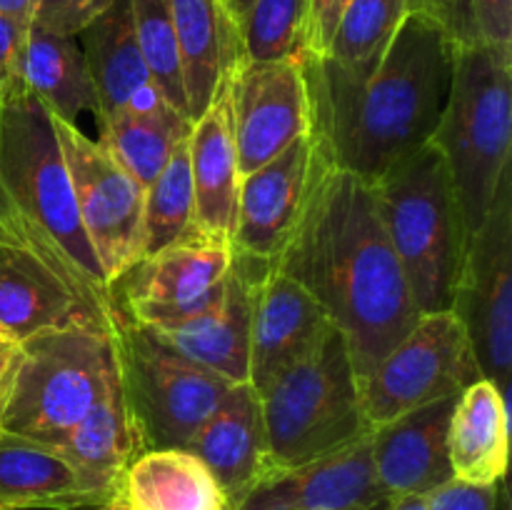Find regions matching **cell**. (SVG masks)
<instances>
[{
  "label": "cell",
  "instance_id": "1",
  "mask_svg": "<svg viewBox=\"0 0 512 510\" xmlns=\"http://www.w3.org/2000/svg\"><path fill=\"white\" fill-rule=\"evenodd\" d=\"M275 268L298 280L343 333L360 383L420 318L380 218L375 183L323 155Z\"/></svg>",
  "mask_w": 512,
  "mask_h": 510
},
{
  "label": "cell",
  "instance_id": "2",
  "mask_svg": "<svg viewBox=\"0 0 512 510\" xmlns=\"http://www.w3.org/2000/svg\"><path fill=\"white\" fill-rule=\"evenodd\" d=\"M458 43L435 18L408 13L380 68L350 83L305 55L310 133L330 165L378 183L430 143L448 100Z\"/></svg>",
  "mask_w": 512,
  "mask_h": 510
},
{
  "label": "cell",
  "instance_id": "3",
  "mask_svg": "<svg viewBox=\"0 0 512 510\" xmlns=\"http://www.w3.org/2000/svg\"><path fill=\"white\" fill-rule=\"evenodd\" d=\"M0 245L48 265L103 320L120 318L80 223L48 108L25 88L0 113Z\"/></svg>",
  "mask_w": 512,
  "mask_h": 510
},
{
  "label": "cell",
  "instance_id": "4",
  "mask_svg": "<svg viewBox=\"0 0 512 510\" xmlns=\"http://www.w3.org/2000/svg\"><path fill=\"white\" fill-rule=\"evenodd\" d=\"M380 218L420 315L453 308L470 230L443 155L433 143L375 183Z\"/></svg>",
  "mask_w": 512,
  "mask_h": 510
},
{
  "label": "cell",
  "instance_id": "5",
  "mask_svg": "<svg viewBox=\"0 0 512 510\" xmlns=\"http://www.w3.org/2000/svg\"><path fill=\"white\" fill-rule=\"evenodd\" d=\"M430 143L448 165L473 233L512 170V50L458 45L448 100Z\"/></svg>",
  "mask_w": 512,
  "mask_h": 510
},
{
  "label": "cell",
  "instance_id": "6",
  "mask_svg": "<svg viewBox=\"0 0 512 510\" xmlns=\"http://www.w3.org/2000/svg\"><path fill=\"white\" fill-rule=\"evenodd\" d=\"M260 405L278 473L370 435L360 378L335 325L305 358L260 393Z\"/></svg>",
  "mask_w": 512,
  "mask_h": 510
},
{
  "label": "cell",
  "instance_id": "7",
  "mask_svg": "<svg viewBox=\"0 0 512 510\" xmlns=\"http://www.w3.org/2000/svg\"><path fill=\"white\" fill-rule=\"evenodd\" d=\"M113 330L68 328L20 340L23 358L3 433L55 445L100 400L113 375Z\"/></svg>",
  "mask_w": 512,
  "mask_h": 510
},
{
  "label": "cell",
  "instance_id": "8",
  "mask_svg": "<svg viewBox=\"0 0 512 510\" xmlns=\"http://www.w3.org/2000/svg\"><path fill=\"white\" fill-rule=\"evenodd\" d=\"M113 358L150 448H185L233 383L190 363L123 315L110 333Z\"/></svg>",
  "mask_w": 512,
  "mask_h": 510
},
{
  "label": "cell",
  "instance_id": "9",
  "mask_svg": "<svg viewBox=\"0 0 512 510\" xmlns=\"http://www.w3.org/2000/svg\"><path fill=\"white\" fill-rule=\"evenodd\" d=\"M483 378L468 330L453 310L420 315L363 378V413L370 430L415 408L455 398Z\"/></svg>",
  "mask_w": 512,
  "mask_h": 510
},
{
  "label": "cell",
  "instance_id": "10",
  "mask_svg": "<svg viewBox=\"0 0 512 510\" xmlns=\"http://www.w3.org/2000/svg\"><path fill=\"white\" fill-rule=\"evenodd\" d=\"M50 113V110H48ZM88 243L113 288L143 258L145 188L100 140L50 113Z\"/></svg>",
  "mask_w": 512,
  "mask_h": 510
},
{
  "label": "cell",
  "instance_id": "11",
  "mask_svg": "<svg viewBox=\"0 0 512 510\" xmlns=\"http://www.w3.org/2000/svg\"><path fill=\"white\" fill-rule=\"evenodd\" d=\"M453 310L468 330L483 378L510 398L512 378V170L493 208L470 233Z\"/></svg>",
  "mask_w": 512,
  "mask_h": 510
},
{
  "label": "cell",
  "instance_id": "12",
  "mask_svg": "<svg viewBox=\"0 0 512 510\" xmlns=\"http://www.w3.org/2000/svg\"><path fill=\"white\" fill-rule=\"evenodd\" d=\"M235 250L228 240L190 230L175 243L140 258L118 283V313L138 325L175 323L208 308L223 293Z\"/></svg>",
  "mask_w": 512,
  "mask_h": 510
},
{
  "label": "cell",
  "instance_id": "13",
  "mask_svg": "<svg viewBox=\"0 0 512 510\" xmlns=\"http://www.w3.org/2000/svg\"><path fill=\"white\" fill-rule=\"evenodd\" d=\"M228 103L240 175L253 173L310 133L303 60L243 58L228 80Z\"/></svg>",
  "mask_w": 512,
  "mask_h": 510
},
{
  "label": "cell",
  "instance_id": "14",
  "mask_svg": "<svg viewBox=\"0 0 512 510\" xmlns=\"http://www.w3.org/2000/svg\"><path fill=\"white\" fill-rule=\"evenodd\" d=\"M320 163L323 150L313 133H305L273 160L243 175L233 230L235 255L265 265L278 260L303 215Z\"/></svg>",
  "mask_w": 512,
  "mask_h": 510
},
{
  "label": "cell",
  "instance_id": "15",
  "mask_svg": "<svg viewBox=\"0 0 512 510\" xmlns=\"http://www.w3.org/2000/svg\"><path fill=\"white\" fill-rule=\"evenodd\" d=\"M333 328L318 300L275 265H258L250 293V385L263 393Z\"/></svg>",
  "mask_w": 512,
  "mask_h": 510
},
{
  "label": "cell",
  "instance_id": "16",
  "mask_svg": "<svg viewBox=\"0 0 512 510\" xmlns=\"http://www.w3.org/2000/svg\"><path fill=\"white\" fill-rule=\"evenodd\" d=\"M258 265V260L235 255L223 293L208 308L175 323L143 328L185 360L228 383H250V293Z\"/></svg>",
  "mask_w": 512,
  "mask_h": 510
},
{
  "label": "cell",
  "instance_id": "17",
  "mask_svg": "<svg viewBox=\"0 0 512 510\" xmlns=\"http://www.w3.org/2000/svg\"><path fill=\"white\" fill-rule=\"evenodd\" d=\"M185 448L208 465L233 510L278 475L265 435L260 393L250 383L233 385Z\"/></svg>",
  "mask_w": 512,
  "mask_h": 510
},
{
  "label": "cell",
  "instance_id": "18",
  "mask_svg": "<svg viewBox=\"0 0 512 510\" xmlns=\"http://www.w3.org/2000/svg\"><path fill=\"white\" fill-rule=\"evenodd\" d=\"M385 503L365 435L325 458L273 475L235 510H378Z\"/></svg>",
  "mask_w": 512,
  "mask_h": 510
},
{
  "label": "cell",
  "instance_id": "19",
  "mask_svg": "<svg viewBox=\"0 0 512 510\" xmlns=\"http://www.w3.org/2000/svg\"><path fill=\"white\" fill-rule=\"evenodd\" d=\"M455 398L435 400L370 430V455L385 500L408 495L425 498L453 480L448 420Z\"/></svg>",
  "mask_w": 512,
  "mask_h": 510
},
{
  "label": "cell",
  "instance_id": "20",
  "mask_svg": "<svg viewBox=\"0 0 512 510\" xmlns=\"http://www.w3.org/2000/svg\"><path fill=\"white\" fill-rule=\"evenodd\" d=\"M115 323L93 313L70 285L38 258L0 245V333L28 340L50 330H113Z\"/></svg>",
  "mask_w": 512,
  "mask_h": 510
},
{
  "label": "cell",
  "instance_id": "21",
  "mask_svg": "<svg viewBox=\"0 0 512 510\" xmlns=\"http://www.w3.org/2000/svg\"><path fill=\"white\" fill-rule=\"evenodd\" d=\"M113 495L53 445L0 433V510H88Z\"/></svg>",
  "mask_w": 512,
  "mask_h": 510
},
{
  "label": "cell",
  "instance_id": "22",
  "mask_svg": "<svg viewBox=\"0 0 512 510\" xmlns=\"http://www.w3.org/2000/svg\"><path fill=\"white\" fill-rule=\"evenodd\" d=\"M188 158L193 175V228L233 245L243 175L230 123L228 85L210 108L190 123Z\"/></svg>",
  "mask_w": 512,
  "mask_h": 510
},
{
  "label": "cell",
  "instance_id": "23",
  "mask_svg": "<svg viewBox=\"0 0 512 510\" xmlns=\"http://www.w3.org/2000/svg\"><path fill=\"white\" fill-rule=\"evenodd\" d=\"M190 120L210 108L243 60L240 23L220 0H168Z\"/></svg>",
  "mask_w": 512,
  "mask_h": 510
},
{
  "label": "cell",
  "instance_id": "24",
  "mask_svg": "<svg viewBox=\"0 0 512 510\" xmlns=\"http://www.w3.org/2000/svg\"><path fill=\"white\" fill-rule=\"evenodd\" d=\"M78 43L93 78L98 123L113 118L125 108L163 98L140 55L130 0H113L78 35Z\"/></svg>",
  "mask_w": 512,
  "mask_h": 510
},
{
  "label": "cell",
  "instance_id": "25",
  "mask_svg": "<svg viewBox=\"0 0 512 510\" xmlns=\"http://www.w3.org/2000/svg\"><path fill=\"white\" fill-rule=\"evenodd\" d=\"M85 475L118 493L120 478L148 450L113 358V375L98 403L53 445Z\"/></svg>",
  "mask_w": 512,
  "mask_h": 510
},
{
  "label": "cell",
  "instance_id": "26",
  "mask_svg": "<svg viewBox=\"0 0 512 510\" xmlns=\"http://www.w3.org/2000/svg\"><path fill=\"white\" fill-rule=\"evenodd\" d=\"M510 398L488 378H478L455 398L448 420L453 478L475 485L503 483L510 453Z\"/></svg>",
  "mask_w": 512,
  "mask_h": 510
},
{
  "label": "cell",
  "instance_id": "27",
  "mask_svg": "<svg viewBox=\"0 0 512 510\" xmlns=\"http://www.w3.org/2000/svg\"><path fill=\"white\" fill-rule=\"evenodd\" d=\"M130 510H233L208 465L188 448H150L120 478Z\"/></svg>",
  "mask_w": 512,
  "mask_h": 510
},
{
  "label": "cell",
  "instance_id": "28",
  "mask_svg": "<svg viewBox=\"0 0 512 510\" xmlns=\"http://www.w3.org/2000/svg\"><path fill=\"white\" fill-rule=\"evenodd\" d=\"M18 75L30 95L58 118L78 123L98 110L93 78L78 38L55 35L30 25L20 38Z\"/></svg>",
  "mask_w": 512,
  "mask_h": 510
},
{
  "label": "cell",
  "instance_id": "29",
  "mask_svg": "<svg viewBox=\"0 0 512 510\" xmlns=\"http://www.w3.org/2000/svg\"><path fill=\"white\" fill-rule=\"evenodd\" d=\"M98 133L100 143L120 160V165L148 188L173 150L188 138L190 120L175 113L163 98H153L98 123Z\"/></svg>",
  "mask_w": 512,
  "mask_h": 510
},
{
  "label": "cell",
  "instance_id": "30",
  "mask_svg": "<svg viewBox=\"0 0 512 510\" xmlns=\"http://www.w3.org/2000/svg\"><path fill=\"white\" fill-rule=\"evenodd\" d=\"M408 13L405 0H348L320 60L350 83H363L380 68Z\"/></svg>",
  "mask_w": 512,
  "mask_h": 510
},
{
  "label": "cell",
  "instance_id": "31",
  "mask_svg": "<svg viewBox=\"0 0 512 510\" xmlns=\"http://www.w3.org/2000/svg\"><path fill=\"white\" fill-rule=\"evenodd\" d=\"M193 175L188 138L173 150L143 200V258L193 230Z\"/></svg>",
  "mask_w": 512,
  "mask_h": 510
},
{
  "label": "cell",
  "instance_id": "32",
  "mask_svg": "<svg viewBox=\"0 0 512 510\" xmlns=\"http://www.w3.org/2000/svg\"><path fill=\"white\" fill-rule=\"evenodd\" d=\"M245 60H303L308 53V0H253L240 20Z\"/></svg>",
  "mask_w": 512,
  "mask_h": 510
},
{
  "label": "cell",
  "instance_id": "33",
  "mask_svg": "<svg viewBox=\"0 0 512 510\" xmlns=\"http://www.w3.org/2000/svg\"><path fill=\"white\" fill-rule=\"evenodd\" d=\"M133 3L135 35H138L140 55L145 60L155 88L165 103L190 120L188 95L183 83V65H180L178 40H175L173 18H170L168 0H130ZM193 123V120H190Z\"/></svg>",
  "mask_w": 512,
  "mask_h": 510
},
{
  "label": "cell",
  "instance_id": "34",
  "mask_svg": "<svg viewBox=\"0 0 512 510\" xmlns=\"http://www.w3.org/2000/svg\"><path fill=\"white\" fill-rule=\"evenodd\" d=\"M113 0H35L33 25L55 35L78 38Z\"/></svg>",
  "mask_w": 512,
  "mask_h": 510
},
{
  "label": "cell",
  "instance_id": "35",
  "mask_svg": "<svg viewBox=\"0 0 512 510\" xmlns=\"http://www.w3.org/2000/svg\"><path fill=\"white\" fill-rule=\"evenodd\" d=\"M425 500L428 510H500V483L475 485L453 478Z\"/></svg>",
  "mask_w": 512,
  "mask_h": 510
},
{
  "label": "cell",
  "instance_id": "36",
  "mask_svg": "<svg viewBox=\"0 0 512 510\" xmlns=\"http://www.w3.org/2000/svg\"><path fill=\"white\" fill-rule=\"evenodd\" d=\"M475 43L512 50V0H473Z\"/></svg>",
  "mask_w": 512,
  "mask_h": 510
},
{
  "label": "cell",
  "instance_id": "37",
  "mask_svg": "<svg viewBox=\"0 0 512 510\" xmlns=\"http://www.w3.org/2000/svg\"><path fill=\"white\" fill-rule=\"evenodd\" d=\"M23 33V28L0 18V113H3L5 103L25 88L18 75V48Z\"/></svg>",
  "mask_w": 512,
  "mask_h": 510
},
{
  "label": "cell",
  "instance_id": "38",
  "mask_svg": "<svg viewBox=\"0 0 512 510\" xmlns=\"http://www.w3.org/2000/svg\"><path fill=\"white\" fill-rule=\"evenodd\" d=\"M348 0H308V53L305 55H325L333 30L338 25Z\"/></svg>",
  "mask_w": 512,
  "mask_h": 510
},
{
  "label": "cell",
  "instance_id": "39",
  "mask_svg": "<svg viewBox=\"0 0 512 510\" xmlns=\"http://www.w3.org/2000/svg\"><path fill=\"white\" fill-rule=\"evenodd\" d=\"M428 15L438 20L458 45L475 43L473 0H430Z\"/></svg>",
  "mask_w": 512,
  "mask_h": 510
},
{
  "label": "cell",
  "instance_id": "40",
  "mask_svg": "<svg viewBox=\"0 0 512 510\" xmlns=\"http://www.w3.org/2000/svg\"><path fill=\"white\" fill-rule=\"evenodd\" d=\"M20 358H23L20 340L0 333V433H3L5 410H8L10 393H13V383L20 368Z\"/></svg>",
  "mask_w": 512,
  "mask_h": 510
},
{
  "label": "cell",
  "instance_id": "41",
  "mask_svg": "<svg viewBox=\"0 0 512 510\" xmlns=\"http://www.w3.org/2000/svg\"><path fill=\"white\" fill-rule=\"evenodd\" d=\"M35 0H0V18L18 28L28 30L33 25Z\"/></svg>",
  "mask_w": 512,
  "mask_h": 510
},
{
  "label": "cell",
  "instance_id": "42",
  "mask_svg": "<svg viewBox=\"0 0 512 510\" xmlns=\"http://www.w3.org/2000/svg\"><path fill=\"white\" fill-rule=\"evenodd\" d=\"M378 510H428V500L423 495H408V498H395L380 505Z\"/></svg>",
  "mask_w": 512,
  "mask_h": 510
},
{
  "label": "cell",
  "instance_id": "43",
  "mask_svg": "<svg viewBox=\"0 0 512 510\" xmlns=\"http://www.w3.org/2000/svg\"><path fill=\"white\" fill-rule=\"evenodd\" d=\"M220 3H223L225 8H228V13L240 23V20L245 18V13L250 10V5H253V0H220Z\"/></svg>",
  "mask_w": 512,
  "mask_h": 510
},
{
  "label": "cell",
  "instance_id": "44",
  "mask_svg": "<svg viewBox=\"0 0 512 510\" xmlns=\"http://www.w3.org/2000/svg\"><path fill=\"white\" fill-rule=\"evenodd\" d=\"M88 510H130V505L125 503V500L120 498L118 493H115L113 498H108V500H105V503L95 505V508H88Z\"/></svg>",
  "mask_w": 512,
  "mask_h": 510
},
{
  "label": "cell",
  "instance_id": "45",
  "mask_svg": "<svg viewBox=\"0 0 512 510\" xmlns=\"http://www.w3.org/2000/svg\"><path fill=\"white\" fill-rule=\"evenodd\" d=\"M405 5H408L410 13H430V0H405Z\"/></svg>",
  "mask_w": 512,
  "mask_h": 510
}]
</instances>
